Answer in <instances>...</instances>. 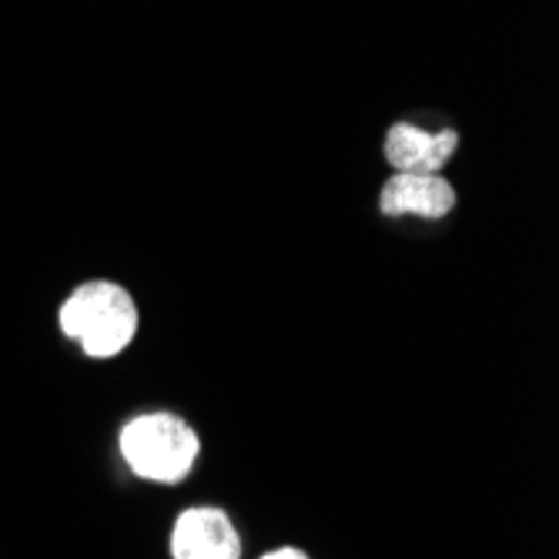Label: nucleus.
I'll return each mask as SVG.
<instances>
[{"label":"nucleus","mask_w":559,"mask_h":559,"mask_svg":"<svg viewBox=\"0 0 559 559\" xmlns=\"http://www.w3.org/2000/svg\"><path fill=\"white\" fill-rule=\"evenodd\" d=\"M58 332L81 348L84 359L111 362L141 332L138 298L115 278L78 282L58 305Z\"/></svg>","instance_id":"1"},{"label":"nucleus","mask_w":559,"mask_h":559,"mask_svg":"<svg viewBox=\"0 0 559 559\" xmlns=\"http://www.w3.org/2000/svg\"><path fill=\"white\" fill-rule=\"evenodd\" d=\"M118 452L138 479L158 486H181L194 473L201 439L188 419L162 409L131 416L118 429Z\"/></svg>","instance_id":"2"},{"label":"nucleus","mask_w":559,"mask_h":559,"mask_svg":"<svg viewBox=\"0 0 559 559\" xmlns=\"http://www.w3.org/2000/svg\"><path fill=\"white\" fill-rule=\"evenodd\" d=\"M463 131L460 128H439L426 131L416 121L402 118L392 121L382 134V162L389 171L399 175H442V168L460 155Z\"/></svg>","instance_id":"3"},{"label":"nucleus","mask_w":559,"mask_h":559,"mask_svg":"<svg viewBox=\"0 0 559 559\" xmlns=\"http://www.w3.org/2000/svg\"><path fill=\"white\" fill-rule=\"evenodd\" d=\"M460 205V188L442 175H399L392 171L376 194V212L385 222L419 218L442 222Z\"/></svg>","instance_id":"4"},{"label":"nucleus","mask_w":559,"mask_h":559,"mask_svg":"<svg viewBox=\"0 0 559 559\" xmlns=\"http://www.w3.org/2000/svg\"><path fill=\"white\" fill-rule=\"evenodd\" d=\"M171 559H241L245 539L222 506H188L168 533Z\"/></svg>","instance_id":"5"},{"label":"nucleus","mask_w":559,"mask_h":559,"mask_svg":"<svg viewBox=\"0 0 559 559\" xmlns=\"http://www.w3.org/2000/svg\"><path fill=\"white\" fill-rule=\"evenodd\" d=\"M259 559H312L305 549H298V546H278V549H269V552H262Z\"/></svg>","instance_id":"6"}]
</instances>
